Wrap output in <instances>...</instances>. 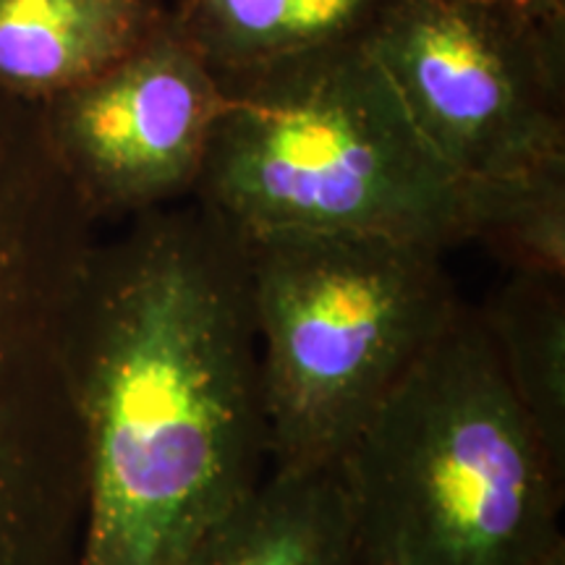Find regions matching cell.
Returning a JSON list of instances; mask_svg holds the SVG:
<instances>
[{
  "label": "cell",
  "instance_id": "277c9868",
  "mask_svg": "<svg viewBox=\"0 0 565 565\" xmlns=\"http://www.w3.org/2000/svg\"><path fill=\"white\" fill-rule=\"evenodd\" d=\"M242 242L270 469H333L461 307L445 252L362 233Z\"/></svg>",
  "mask_w": 565,
  "mask_h": 565
},
{
  "label": "cell",
  "instance_id": "8fae6325",
  "mask_svg": "<svg viewBox=\"0 0 565 565\" xmlns=\"http://www.w3.org/2000/svg\"><path fill=\"white\" fill-rule=\"evenodd\" d=\"M479 317L521 412L550 461L565 475L563 280L513 273Z\"/></svg>",
  "mask_w": 565,
  "mask_h": 565
},
{
  "label": "cell",
  "instance_id": "ba28073f",
  "mask_svg": "<svg viewBox=\"0 0 565 565\" xmlns=\"http://www.w3.org/2000/svg\"><path fill=\"white\" fill-rule=\"evenodd\" d=\"M166 19L160 0H0V95L53 100L116 66Z\"/></svg>",
  "mask_w": 565,
  "mask_h": 565
},
{
  "label": "cell",
  "instance_id": "5b68a950",
  "mask_svg": "<svg viewBox=\"0 0 565 565\" xmlns=\"http://www.w3.org/2000/svg\"><path fill=\"white\" fill-rule=\"evenodd\" d=\"M95 223L47 150L38 105L0 95V565H79L68 335Z\"/></svg>",
  "mask_w": 565,
  "mask_h": 565
},
{
  "label": "cell",
  "instance_id": "5bb4252c",
  "mask_svg": "<svg viewBox=\"0 0 565 565\" xmlns=\"http://www.w3.org/2000/svg\"><path fill=\"white\" fill-rule=\"evenodd\" d=\"M532 565H565V542H557V545L550 547L545 555L536 557Z\"/></svg>",
  "mask_w": 565,
  "mask_h": 565
},
{
  "label": "cell",
  "instance_id": "7a4b0ae2",
  "mask_svg": "<svg viewBox=\"0 0 565 565\" xmlns=\"http://www.w3.org/2000/svg\"><path fill=\"white\" fill-rule=\"evenodd\" d=\"M221 82L194 194L236 233H362L440 252L466 242V181L362 38Z\"/></svg>",
  "mask_w": 565,
  "mask_h": 565
},
{
  "label": "cell",
  "instance_id": "30bf717a",
  "mask_svg": "<svg viewBox=\"0 0 565 565\" xmlns=\"http://www.w3.org/2000/svg\"><path fill=\"white\" fill-rule=\"evenodd\" d=\"M383 0H175L168 11L221 79L364 38Z\"/></svg>",
  "mask_w": 565,
  "mask_h": 565
},
{
  "label": "cell",
  "instance_id": "8992f818",
  "mask_svg": "<svg viewBox=\"0 0 565 565\" xmlns=\"http://www.w3.org/2000/svg\"><path fill=\"white\" fill-rule=\"evenodd\" d=\"M362 40L463 181L565 160L563 26L469 0H383Z\"/></svg>",
  "mask_w": 565,
  "mask_h": 565
},
{
  "label": "cell",
  "instance_id": "4fadbf2b",
  "mask_svg": "<svg viewBox=\"0 0 565 565\" xmlns=\"http://www.w3.org/2000/svg\"><path fill=\"white\" fill-rule=\"evenodd\" d=\"M469 3L490 6V9L550 26H563L565 19V0H469Z\"/></svg>",
  "mask_w": 565,
  "mask_h": 565
},
{
  "label": "cell",
  "instance_id": "3957f363",
  "mask_svg": "<svg viewBox=\"0 0 565 565\" xmlns=\"http://www.w3.org/2000/svg\"><path fill=\"white\" fill-rule=\"evenodd\" d=\"M364 565H532L563 475L463 303L338 461Z\"/></svg>",
  "mask_w": 565,
  "mask_h": 565
},
{
  "label": "cell",
  "instance_id": "6da1fadb",
  "mask_svg": "<svg viewBox=\"0 0 565 565\" xmlns=\"http://www.w3.org/2000/svg\"><path fill=\"white\" fill-rule=\"evenodd\" d=\"M79 565H183L270 471L244 242L196 202L97 242L71 312Z\"/></svg>",
  "mask_w": 565,
  "mask_h": 565
},
{
  "label": "cell",
  "instance_id": "52a82bcc",
  "mask_svg": "<svg viewBox=\"0 0 565 565\" xmlns=\"http://www.w3.org/2000/svg\"><path fill=\"white\" fill-rule=\"evenodd\" d=\"M225 87L171 19L95 79L38 105L47 150L95 221L194 194Z\"/></svg>",
  "mask_w": 565,
  "mask_h": 565
},
{
  "label": "cell",
  "instance_id": "7c38bea8",
  "mask_svg": "<svg viewBox=\"0 0 565 565\" xmlns=\"http://www.w3.org/2000/svg\"><path fill=\"white\" fill-rule=\"evenodd\" d=\"M466 242H482L513 273L563 280L565 160L466 181Z\"/></svg>",
  "mask_w": 565,
  "mask_h": 565
},
{
  "label": "cell",
  "instance_id": "9c48e42d",
  "mask_svg": "<svg viewBox=\"0 0 565 565\" xmlns=\"http://www.w3.org/2000/svg\"><path fill=\"white\" fill-rule=\"evenodd\" d=\"M183 565H364L338 469H270Z\"/></svg>",
  "mask_w": 565,
  "mask_h": 565
}]
</instances>
